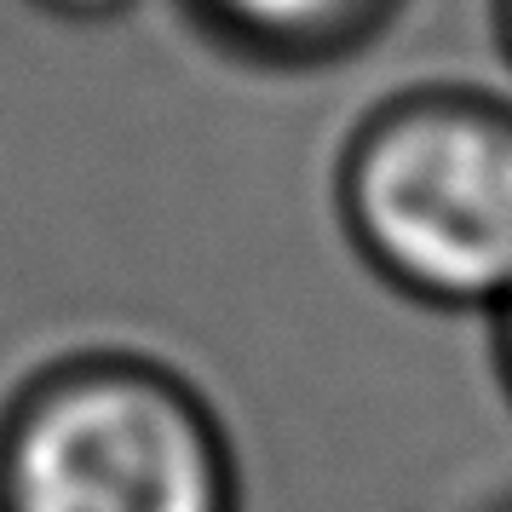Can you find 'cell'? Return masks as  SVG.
<instances>
[{"instance_id": "277c9868", "label": "cell", "mask_w": 512, "mask_h": 512, "mask_svg": "<svg viewBox=\"0 0 512 512\" xmlns=\"http://www.w3.org/2000/svg\"><path fill=\"white\" fill-rule=\"evenodd\" d=\"M41 12L52 18H75V24H104V18H121V12H133L139 0H35Z\"/></svg>"}, {"instance_id": "8992f818", "label": "cell", "mask_w": 512, "mask_h": 512, "mask_svg": "<svg viewBox=\"0 0 512 512\" xmlns=\"http://www.w3.org/2000/svg\"><path fill=\"white\" fill-rule=\"evenodd\" d=\"M495 24H501V41H507V58H512V0H495Z\"/></svg>"}, {"instance_id": "6da1fadb", "label": "cell", "mask_w": 512, "mask_h": 512, "mask_svg": "<svg viewBox=\"0 0 512 512\" xmlns=\"http://www.w3.org/2000/svg\"><path fill=\"white\" fill-rule=\"evenodd\" d=\"M340 219L397 294L495 317L512 294V104L461 87L380 104L340 156Z\"/></svg>"}, {"instance_id": "7a4b0ae2", "label": "cell", "mask_w": 512, "mask_h": 512, "mask_svg": "<svg viewBox=\"0 0 512 512\" xmlns=\"http://www.w3.org/2000/svg\"><path fill=\"white\" fill-rule=\"evenodd\" d=\"M0 512H236L231 449L167 369L64 363L0 426Z\"/></svg>"}, {"instance_id": "3957f363", "label": "cell", "mask_w": 512, "mask_h": 512, "mask_svg": "<svg viewBox=\"0 0 512 512\" xmlns=\"http://www.w3.org/2000/svg\"><path fill=\"white\" fill-rule=\"evenodd\" d=\"M196 18L248 58L323 64L363 47L386 24L392 0H190Z\"/></svg>"}, {"instance_id": "5b68a950", "label": "cell", "mask_w": 512, "mask_h": 512, "mask_svg": "<svg viewBox=\"0 0 512 512\" xmlns=\"http://www.w3.org/2000/svg\"><path fill=\"white\" fill-rule=\"evenodd\" d=\"M495 351H501V374H507V386H512V294L495 305Z\"/></svg>"}]
</instances>
